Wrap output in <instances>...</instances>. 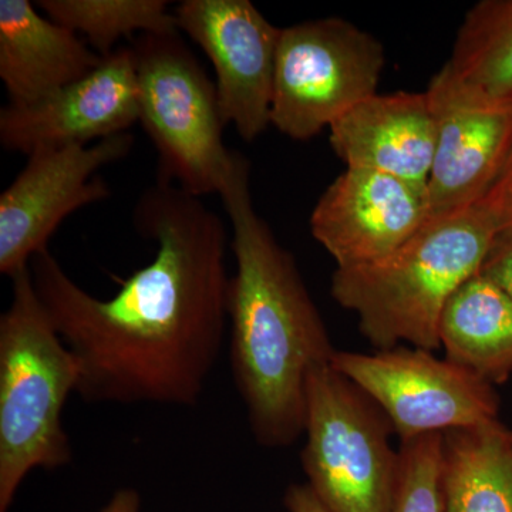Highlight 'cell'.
Here are the masks:
<instances>
[{"label":"cell","mask_w":512,"mask_h":512,"mask_svg":"<svg viewBox=\"0 0 512 512\" xmlns=\"http://www.w3.org/2000/svg\"><path fill=\"white\" fill-rule=\"evenodd\" d=\"M133 222L157 254L113 298L80 288L49 249L30 262L37 296L79 362L84 402L195 406L227 332V229L200 197L163 181L143 192Z\"/></svg>","instance_id":"obj_1"},{"label":"cell","mask_w":512,"mask_h":512,"mask_svg":"<svg viewBox=\"0 0 512 512\" xmlns=\"http://www.w3.org/2000/svg\"><path fill=\"white\" fill-rule=\"evenodd\" d=\"M220 195L237 262L228 288L232 379L256 443L289 447L305 433L309 375L336 349L295 258L255 211L249 163L237 151Z\"/></svg>","instance_id":"obj_2"},{"label":"cell","mask_w":512,"mask_h":512,"mask_svg":"<svg viewBox=\"0 0 512 512\" xmlns=\"http://www.w3.org/2000/svg\"><path fill=\"white\" fill-rule=\"evenodd\" d=\"M498 228L477 204L457 214L430 217L406 244L375 264L336 268L330 293L356 313L363 338L376 350L409 343L440 349L444 306L480 272Z\"/></svg>","instance_id":"obj_3"},{"label":"cell","mask_w":512,"mask_h":512,"mask_svg":"<svg viewBox=\"0 0 512 512\" xmlns=\"http://www.w3.org/2000/svg\"><path fill=\"white\" fill-rule=\"evenodd\" d=\"M12 282L0 316V512L32 471L72 461L63 410L80 383L79 362L40 302L30 268Z\"/></svg>","instance_id":"obj_4"},{"label":"cell","mask_w":512,"mask_h":512,"mask_svg":"<svg viewBox=\"0 0 512 512\" xmlns=\"http://www.w3.org/2000/svg\"><path fill=\"white\" fill-rule=\"evenodd\" d=\"M136 55L140 123L158 154L157 181L195 195L220 194L234 160L224 144L215 83L180 30L141 33Z\"/></svg>","instance_id":"obj_5"},{"label":"cell","mask_w":512,"mask_h":512,"mask_svg":"<svg viewBox=\"0 0 512 512\" xmlns=\"http://www.w3.org/2000/svg\"><path fill=\"white\" fill-rule=\"evenodd\" d=\"M303 434V471L330 511L392 512L399 476L392 423L332 363L309 375Z\"/></svg>","instance_id":"obj_6"},{"label":"cell","mask_w":512,"mask_h":512,"mask_svg":"<svg viewBox=\"0 0 512 512\" xmlns=\"http://www.w3.org/2000/svg\"><path fill=\"white\" fill-rule=\"evenodd\" d=\"M384 64L382 42L348 20L318 19L282 29L272 126L293 140H311L375 96Z\"/></svg>","instance_id":"obj_7"},{"label":"cell","mask_w":512,"mask_h":512,"mask_svg":"<svg viewBox=\"0 0 512 512\" xmlns=\"http://www.w3.org/2000/svg\"><path fill=\"white\" fill-rule=\"evenodd\" d=\"M332 366L372 397L403 441L498 420L495 386L429 350H336Z\"/></svg>","instance_id":"obj_8"},{"label":"cell","mask_w":512,"mask_h":512,"mask_svg":"<svg viewBox=\"0 0 512 512\" xmlns=\"http://www.w3.org/2000/svg\"><path fill=\"white\" fill-rule=\"evenodd\" d=\"M131 133L92 146L40 148L0 195V272L13 278L47 249L64 218L111 197L100 168L123 160L134 146Z\"/></svg>","instance_id":"obj_9"},{"label":"cell","mask_w":512,"mask_h":512,"mask_svg":"<svg viewBox=\"0 0 512 512\" xmlns=\"http://www.w3.org/2000/svg\"><path fill=\"white\" fill-rule=\"evenodd\" d=\"M437 140L427 185L430 217L476 207L512 151V106L468 86L444 64L427 89Z\"/></svg>","instance_id":"obj_10"},{"label":"cell","mask_w":512,"mask_h":512,"mask_svg":"<svg viewBox=\"0 0 512 512\" xmlns=\"http://www.w3.org/2000/svg\"><path fill=\"white\" fill-rule=\"evenodd\" d=\"M174 16L214 66L222 120L251 143L271 124L282 29L249 0H184Z\"/></svg>","instance_id":"obj_11"},{"label":"cell","mask_w":512,"mask_h":512,"mask_svg":"<svg viewBox=\"0 0 512 512\" xmlns=\"http://www.w3.org/2000/svg\"><path fill=\"white\" fill-rule=\"evenodd\" d=\"M140 121L136 55L119 47L92 73L32 104L0 110V144L26 156L40 148L92 146Z\"/></svg>","instance_id":"obj_12"},{"label":"cell","mask_w":512,"mask_h":512,"mask_svg":"<svg viewBox=\"0 0 512 512\" xmlns=\"http://www.w3.org/2000/svg\"><path fill=\"white\" fill-rule=\"evenodd\" d=\"M429 218L426 190L393 175L348 167L316 202L311 231L336 268L346 269L392 255Z\"/></svg>","instance_id":"obj_13"},{"label":"cell","mask_w":512,"mask_h":512,"mask_svg":"<svg viewBox=\"0 0 512 512\" xmlns=\"http://www.w3.org/2000/svg\"><path fill=\"white\" fill-rule=\"evenodd\" d=\"M329 140L348 167L393 175L427 191L437 128L426 92L376 93L336 120Z\"/></svg>","instance_id":"obj_14"},{"label":"cell","mask_w":512,"mask_h":512,"mask_svg":"<svg viewBox=\"0 0 512 512\" xmlns=\"http://www.w3.org/2000/svg\"><path fill=\"white\" fill-rule=\"evenodd\" d=\"M103 59L73 30L39 15L29 0H0V79L9 103L46 99L92 73Z\"/></svg>","instance_id":"obj_15"},{"label":"cell","mask_w":512,"mask_h":512,"mask_svg":"<svg viewBox=\"0 0 512 512\" xmlns=\"http://www.w3.org/2000/svg\"><path fill=\"white\" fill-rule=\"evenodd\" d=\"M439 339L448 362L504 384L512 375V299L478 272L448 299Z\"/></svg>","instance_id":"obj_16"},{"label":"cell","mask_w":512,"mask_h":512,"mask_svg":"<svg viewBox=\"0 0 512 512\" xmlns=\"http://www.w3.org/2000/svg\"><path fill=\"white\" fill-rule=\"evenodd\" d=\"M446 512H512V429L500 420L444 433Z\"/></svg>","instance_id":"obj_17"},{"label":"cell","mask_w":512,"mask_h":512,"mask_svg":"<svg viewBox=\"0 0 512 512\" xmlns=\"http://www.w3.org/2000/svg\"><path fill=\"white\" fill-rule=\"evenodd\" d=\"M446 64L461 82L512 106V0H483L468 10Z\"/></svg>","instance_id":"obj_18"},{"label":"cell","mask_w":512,"mask_h":512,"mask_svg":"<svg viewBox=\"0 0 512 512\" xmlns=\"http://www.w3.org/2000/svg\"><path fill=\"white\" fill-rule=\"evenodd\" d=\"M37 6L57 25L83 33L101 57L110 56L120 39L134 33L178 30L164 0H40Z\"/></svg>","instance_id":"obj_19"},{"label":"cell","mask_w":512,"mask_h":512,"mask_svg":"<svg viewBox=\"0 0 512 512\" xmlns=\"http://www.w3.org/2000/svg\"><path fill=\"white\" fill-rule=\"evenodd\" d=\"M392 512H446L444 434L400 443Z\"/></svg>","instance_id":"obj_20"},{"label":"cell","mask_w":512,"mask_h":512,"mask_svg":"<svg viewBox=\"0 0 512 512\" xmlns=\"http://www.w3.org/2000/svg\"><path fill=\"white\" fill-rule=\"evenodd\" d=\"M480 205L493 218L498 232L512 228V151L500 177Z\"/></svg>","instance_id":"obj_21"},{"label":"cell","mask_w":512,"mask_h":512,"mask_svg":"<svg viewBox=\"0 0 512 512\" xmlns=\"http://www.w3.org/2000/svg\"><path fill=\"white\" fill-rule=\"evenodd\" d=\"M480 274L500 286L512 299V228L500 232L495 238Z\"/></svg>","instance_id":"obj_22"},{"label":"cell","mask_w":512,"mask_h":512,"mask_svg":"<svg viewBox=\"0 0 512 512\" xmlns=\"http://www.w3.org/2000/svg\"><path fill=\"white\" fill-rule=\"evenodd\" d=\"M284 503L289 512H332L308 483L289 485Z\"/></svg>","instance_id":"obj_23"},{"label":"cell","mask_w":512,"mask_h":512,"mask_svg":"<svg viewBox=\"0 0 512 512\" xmlns=\"http://www.w3.org/2000/svg\"><path fill=\"white\" fill-rule=\"evenodd\" d=\"M141 498L133 488H121L100 512H140Z\"/></svg>","instance_id":"obj_24"}]
</instances>
